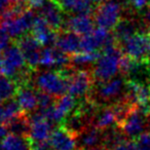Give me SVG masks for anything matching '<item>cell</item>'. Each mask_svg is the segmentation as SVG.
<instances>
[{
	"mask_svg": "<svg viewBox=\"0 0 150 150\" xmlns=\"http://www.w3.org/2000/svg\"><path fill=\"white\" fill-rule=\"evenodd\" d=\"M26 5V2L15 3V6L1 18V27L11 37L21 38L32 29L36 17L32 11L25 8Z\"/></svg>",
	"mask_w": 150,
	"mask_h": 150,
	"instance_id": "obj_1",
	"label": "cell"
},
{
	"mask_svg": "<svg viewBox=\"0 0 150 150\" xmlns=\"http://www.w3.org/2000/svg\"><path fill=\"white\" fill-rule=\"evenodd\" d=\"M123 52L117 44L103 50L94 67V78L98 82H104L115 77L120 71V63Z\"/></svg>",
	"mask_w": 150,
	"mask_h": 150,
	"instance_id": "obj_2",
	"label": "cell"
},
{
	"mask_svg": "<svg viewBox=\"0 0 150 150\" xmlns=\"http://www.w3.org/2000/svg\"><path fill=\"white\" fill-rule=\"evenodd\" d=\"M68 70H46L37 74L35 86L40 92L47 93L54 97H60L68 92Z\"/></svg>",
	"mask_w": 150,
	"mask_h": 150,
	"instance_id": "obj_3",
	"label": "cell"
},
{
	"mask_svg": "<svg viewBox=\"0 0 150 150\" xmlns=\"http://www.w3.org/2000/svg\"><path fill=\"white\" fill-rule=\"evenodd\" d=\"M27 62L18 44L8 45L3 52V61L0 67L1 74L11 78H20L25 75Z\"/></svg>",
	"mask_w": 150,
	"mask_h": 150,
	"instance_id": "obj_4",
	"label": "cell"
},
{
	"mask_svg": "<svg viewBox=\"0 0 150 150\" xmlns=\"http://www.w3.org/2000/svg\"><path fill=\"white\" fill-rule=\"evenodd\" d=\"M123 54L139 62H145L150 57V36L144 31H138L120 42Z\"/></svg>",
	"mask_w": 150,
	"mask_h": 150,
	"instance_id": "obj_5",
	"label": "cell"
},
{
	"mask_svg": "<svg viewBox=\"0 0 150 150\" xmlns=\"http://www.w3.org/2000/svg\"><path fill=\"white\" fill-rule=\"evenodd\" d=\"M121 18V4L116 0H107L100 3L95 11L94 20L98 27L106 30L114 29Z\"/></svg>",
	"mask_w": 150,
	"mask_h": 150,
	"instance_id": "obj_6",
	"label": "cell"
},
{
	"mask_svg": "<svg viewBox=\"0 0 150 150\" xmlns=\"http://www.w3.org/2000/svg\"><path fill=\"white\" fill-rule=\"evenodd\" d=\"M76 106L74 97L70 94H64L58 97L57 101L45 110H39L47 120L54 123H63L68 114H71Z\"/></svg>",
	"mask_w": 150,
	"mask_h": 150,
	"instance_id": "obj_7",
	"label": "cell"
},
{
	"mask_svg": "<svg viewBox=\"0 0 150 150\" xmlns=\"http://www.w3.org/2000/svg\"><path fill=\"white\" fill-rule=\"evenodd\" d=\"M117 44V40L113 34H110L108 30L98 27L94 29L90 34L81 37L80 50L84 52H98L108 46Z\"/></svg>",
	"mask_w": 150,
	"mask_h": 150,
	"instance_id": "obj_8",
	"label": "cell"
},
{
	"mask_svg": "<svg viewBox=\"0 0 150 150\" xmlns=\"http://www.w3.org/2000/svg\"><path fill=\"white\" fill-rule=\"evenodd\" d=\"M146 125V114L139 107H134L118 127L125 137L134 140L143 133Z\"/></svg>",
	"mask_w": 150,
	"mask_h": 150,
	"instance_id": "obj_9",
	"label": "cell"
},
{
	"mask_svg": "<svg viewBox=\"0 0 150 150\" xmlns=\"http://www.w3.org/2000/svg\"><path fill=\"white\" fill-rule=\"evenodd\" d=\"M94 75L83 69L70 73L68 79V94L71 96L81 98L92 88Z\"/></svg>",
	"mask_w": 150,
	"mask_h": 150,
	"instance_id": "obj_10",
	"label": "cell"
},
{
	"mask_svg": "<svg viewBox=\"0 0 150 150\" xmlns=\"http://www.w3.org/2000/svg\"><path fill=\"white\" fill-rule=\"evenodd\" d=\"M52 133L50 121L43 116L40 111L30 116V131L28 140L31 142H46Z\"/></svg>",
	"mask_w": 150,
	"mask_h": 150,
	"instance_id": "obj_11",
	"label": "cell"
},
{
	"mask_svg": "<svg viewBox=\"0 0 150 150\" xmlns=\"http://www.w3.org/2000/svg\"><path fill=\"white\" fill-rule=\"evenodd\" d=\"M127 88V82L122 77H114L107 81L101 82L97 88V97L101 101H119L125 97L123 92Z\"/></svg>",
	"mask_w": 150,
	"mask_h": 150,
	"instance_id": "obj_12",
	"label": "cell"
},
{
	"mask_svg": "<svg viewBox=\"0 0 150 150\" xmlns=\"http://www.w3.org/2000/svg\"><path fill=\"white\" fill-rule=\"evenodd\" d=\"M18 45L21 48L27 65L30 68H36L39 66L42 45L33 35H24L19 39Z\"/></svg>",
	"mask_w": 150,
	"mask_h": 150,
	"instance_id": "obj_13",
	"label": "cell"
},
{
	"mask_svg": "<svg viewBox=\"0 0 150 150\" xmlns=\"http://www.w3.org/2000/svg\"><path fill=\"white\" fill-rule=\"evenodd\" d=\"M48 141L54 150H75L77 147V136L64 125L56 127Z\"/></svg>",
	"mask_w": 150,
	"mask_h": 150,
	"instance_id": "obj_14",
	"label": "cell"
},
{
	"mask_svg": "<svg viewBox=\"0 0 150 150\" xmlns=\"http://www.w3.org/2000/svg\"><path fill=\"white\" fill-rule=\"evenodd\" d=\"M70 64V58L68 54L61 52L58 48H52V46H46L41 50L39 65L43 68H58L63 70Z\"/></svg>",
	"mask_w": 150,
	"mask_h": 150,
	"instance_id": "obj_15",
	"label": "cell"
},
{
	"mask_svg": "<svg viewBox=\"0 0 150 150\" xmlns=\"http://www.w3.org/2000/svg\"><path fill=\"white\" fill-rule=\"evenodd\" d=\"M31 30L33 33L32 35L38 40V42L42 46L46 47V46H52V44H56L58 34L46 23V21L41 16L35 18Z\"/></svg>",
	"mask_w": 150,
	"mask_h": 150,
	"instance_id": "obj_16",
	"label": "cell"
},
{
	"mask_svg": "<svg viewBox=\"0 0 150 150\" xmlns=\"http://www.w3.org/2000/svg\"><path fill=\"white\" fill-rule=\"evenodd\" d=\"M39 11L40 16L54 30H59L64 25L63 8L57 0H45Z\"/></svg>",
	"mask_w": 150,
	"mask_h": 150,
	"instance_id": "obj_17",
	"label": "cell"
},
{
	"mask_svg": "<svg viewBox=\"0 0 150 150\" xmlns=\"http://www.w3.org/2000/svg\"><path fill=\"white\" fill-rule=\"evenodd\" d=\"M95 20L90 15H74L65 21L64 25L68 31L74 32L82 37L95 29Z\"/></svg>",
	"mask_w": 150,
	"mask_h": 150,
	"instance_id": "obj_18",
	"label": "cell"
},
{
	"mask_svg": "<svg viewBox=\"0 0 150 150\" xmlns=\"http://www.w3.org/2000/svg\"><path fill=\"white\" fill-rule=\"evenodd\" d=\"M54 45L58 50H60L65 54H74L80 50L81 36L67 30L66 32L58 34V38H57Z\"/></svg>",
	"mask_w": 150,
	"mask_h": 150,
	"instance_id": "obj_19",
	"label": "cell"
},
{
	"mask_svg": "<svg viewBox=\"0 0 150 150\" xmlns=\"http://www.w3.org/2000/svg\"><path fill=\"white\" fill-rule=\"evenodd\" d=\"M16 97L23 112H33L36 107H38V94L27 84H22L19 86Z\"/></svg>",
	"mask_w": 150,
	"mask_h": 150,
	"instance_id": "obj_20",
	"label": "cell"
},
{
	"mask_svg": "<svg viewBox=\"0 0 150 150\" xmlns=\"http://www.w3.org/2000/svg\"><path fill=\"white\" fill-rule=\"evenodd\" d=\"M103 145V131L97 127H88L77 136V147L79 149Z\"/></svg>",
	"mask_w": 150,
	"mask_h": 150,
	"instance_id": "obj_21",
	"label": "cell"
},
{
	"mask_svg": "<svg viewBox=\"0 0 150 150\" xmlns=\"http://www.w3.org/2000/svg\"><path fill=\"white\" fill-rule=\"evenodd\" d=\"M63 11L74 15H90L93 11L91 0H57Z\"/></svg>",
	"mask_w": 150,
	"mask_h": 150,
	"instance_id": "obj_22",
	"label": "cell"
},
{
	"mask_svg": "<svg viewBox=\"0 0 150 150\" xmlns=\"http://www.w3.org/2000/svg\"><path fill=\"white\" fill-rule=\"evenodd\" d=\"M140 28V25H138L135 21L133 20H120L119 23L115 26L114 33L113 35L115 36L117 41L120 43L123 40L127 39L129 37H131L132 35H134L135 33H137L138 30Z\"/></svg>",
	"mask_w": 150,
	"mask_h": 150,
	"instance_id": "obj_23",
	"label": "cell"
},
{
	"mask_svg": "<svg viewBox=\"0 0 150 150\" xmlns=\"http://www.w3.org/2000/svg\"><path fill=\"white\" fill-rule=\"evenodd\" d=\"M5 125H7L8 131L11 134L28 138L30 131V117H28L27 113L22 112L21 114L13 118Z\"/></svg>",
	"mask_w": 150,
	"mask_h": 150,
	"instance_id": "obj_24",
	"label": "cell"
},
{
	"mask_svg": "<svg viewBox=\"0 0 150 150\" xmlns=\"http://www.w3.org/2000/svg\"><path fill=\"white\" fill-rule=\"evenodd\" d=\"M1 150H30V143L28 138L11 134L1 140Z\"/></svg>",
	"mask_w": 150,
	"mask_h": 150,
	"instance_id": "obj_25",
	"label": "cell"
},
{
	"mask_svg": "<svg viewBox=\"0 0 150 150\" xmlns=\"http://www.w3.org/2000/svg\"><path fill=\"white\" fill-rule=\"evenodd\" d=\"M114 122H116V117H115L112 107H107L97 112L93 119V123H94L93 125L101 131L111 127Z\"/></svg>",
	"mask_w": 150,
	"mask_h": 150,
	"instance_id": "obj_26",
	"label": "cell"
},
{
	"mask_svg": "<svg viewBox=\"0 0 150 150\" xmlns=\"http://www.w3.org/2000/svg\"><path fill=\"white\" fill-rule=\"evenodd\" d=\"M19 86L11 77L0 74V103L7 102L17 95Z\"/></svg>",
	"mask_w": 150,
	"mask_h": 150,
	"instance_id": "obj_27",
	"label": "cell"
},
{
	"mask_svg": "<svg viewBox=\"0 0 150 150\" xmlns=\"http://www.w3.org/2000/svg\"><path fill=\"white\" fill-rule=\"evenodd\" d=\"M125 139L127 138L125 137V135L122 133L118 125L115 127H111L103 131V145L108 150H111L113 147L125 141Z\"/></svg>",
	"mask_w": 150,
	"mask_h": 150,
	"instance_id": "obj_28",
	"label": "cell"
},
{
	"mask_svg": "<svg viewBox=\"0 0 150 150\" xmlns=\"http://www.w3.org/2000/svg\"><path fill=\"white\" fill-rule=\"evenodd\" d=\"M100 54L98 52H84L79 50L76 54H72L70 58V63L75 67H86L95 64L99 59Z\"/></svg>",
	"mask_w": 150,
	"mask_h": 150,
	"instance_id": "obj_29",
	"label": "cell"
},
{
	"mask_svg": "<svg viewBox=\"0 0 150 150\" xmlns=\"http://www.w3.org/2000/svg\"><path fill=\"white\" fill-rule=\"evenodd\" d=\"M22 112L23 111H22L19 103L17 101L9 100L7 102H5V104L2 106V115H1V120L0 121L7 123L13 118H15L18 115L21 114Z\"/></svg>",
	"mask_w": 150,
	"mask_h": 150,
	"instance_id": "obj_30",
	"label": "cell"
},
{
	"mask_svg": "<svg viewBox=\"0 0 150 150\" xmlns=\"http://www.w3.org/2000/svg\"><path fill=\"white\" fill-rule=\"evenodd\" d=\"M134 140L137 150H150V132H143Z\"/></svg>",
	"mask_w": 150,
	"mask_h": 150,
	"instance_id": "obj_31",
	"label": "cell"
},
{
	"mask_svg": "<svg viewBox=\"0 0 150 150\" xmlns=\"http://www.w3.org/2000/svg\"><path fill=\"white\" fill-rule=\"evenodd\" d=\"M54 103V96L44 92L38 93V107H39V110H45V109L50 108Z\"/></svg>",
	"mask_w": 150,
	"mask_h": 150,
	"instance_id": "obj_32",
	"label": "cell"
},
{
	"mask_svg": "<svg viewBox=\"0 0 150 150\" xmlns=\"http://www.w3.org/2000/svg\"><path fill=\"white\" fill-rule=\"evenodd\" d=\"M111 150H137V146H136L135 140L125 139V141L113 147Z\"/></svg>",
	"mask_w": 150,
	"mask_h": 150,
	"instance_id": "obj_33",
	"label": "cell"
},
{
	"mask_svg": "<svg viewBox=\"0 0 150 150\" xmlns=\"http://www.w3.org/2000/svg\"><path fill=\"white\" fill-rule=\"evenodd\" d=\"M129 7H132L135 11H143L148 4L149 0H125Z\"/></svg>",
	"mask_w": 150,
	"mask_h": 150,
	"instance_id": "obj_34",
	"label": "cell"
},
{
	"mask_svg": "<svg viewBox=\"0 0 150 150\" xmlns=\"http://www.w3.org/2000/svg\"><path fill=\"white\" fill-rule=\"evenodd\" d=\"M9 37L7 32L0 26V52H3L9 44Z\"/></svg>",
	"mask_w": 150,
	"mask_h": 150,
	"instance_id": "obj_35",
	"label": "cell"
},
{
	"mask_svg": "<svg viewBox=\"0 0 150 150\" xmlns=\"http://www.w3.org/2000/svg\"><path fill=\"white\" fill-rule=\"evenodd\" d=\"M30 143V150H50V142H31Z\"/></svg>",
	"mask_w": 150,
	"mask_h": 150,
	"instance_id": "obj_36",
	"label": "cell"
},
{
	"mask_svg": "<svg viewBox=\"0 0 150 150\" xmlns=\"http://www.w3.org/2000/svg\"><path fill=\"white\" fill-rule=\"evenodd\" d=\"M11 3H13V0H0V19L4 17L13 7Z\"/></svg>",
	"mask_w": 150,
	"mask_h": 150,
	"instance_id": "obj_37",
	"label": "cell"
},
{
	"mask_svg": "<svg viewBox=\"0 0 150 150\" xmlns=\"http://www.w3.org/2000/svg\"><path fill=\"white\" fill-rule=\"evenodd\" d=\"M142 22H143V25L149 30L150 29V3L142 11Z\"/></svg>",
	"mask_w": 150,
	"mask_h": 150,
	"instance_id": "obj_38",
	"label": "cell"
},
{
	"mask_svg": "<svg viewBox=\"0 0 150 150\" xmlns=\"http://www.w3.org/2000/svg\"><path fill=\"white\" fill-rule=\"evenodd\" d=\"M25 2L30 8H40L45 2V0H25Z\"/></svg>",
	"mask_w": 150,
	"mask_h": 150,
	"instance_id": "obj_39",
	"label": "cell"
},
{
	"mask_svg": "<svg viewBox=\"0 0 150 150\" xmlns=\"http://www.w3.org/2000/svg\"><path fill=\"white\" fill-rule=\"evenodd\" d=\"M8 127H7V125H5L4 122H1L0 121V140H2L3 138H5L7 135H8Z\"/></svg>",
	"mask_w": 150,
	"mask_h": 150,
	"instance_id": "obj_40",
	"label": "cell"
},
{
	"mask_svg": "<svg viewBox=\"0 0 150 150\" xmlns=\"http://www.w3.org/2000/svg\"><path fill=\"white\" fill-rule=\"evenodd\" d=\"M78 150H108V149L104 145H99V146H95V147L86 148V149H78Z\"/></svg>",
	"mask_w": 150,
	"mask_h": 150,
	"instance_id": "obj_41",
	"label": "cell"
},
{
	"mask_svg": "<svg viewBox=\"0 0 150 150\" xmlns=\"http://www.w3.org/2000/svg\"><path fill=\"white\" fill-rule=\"evenodd\" d=\"M146 123H147V125H146V129H148V132H150V112L146 115Z\"/></svg>",
	"mask_w": 150,
	"mask_h": 150,
	"instance_id": "obj_42",
	"label": "cell"
},
{
	"mask_svg": "<svg viewBox=\"0 0 150 150\" xmlns=\"http://www.w3.org/2000/svg\"><path fill=\"white\" fill-rule=\"evenodd\" d=\"M145 63H146V67H147L148 71H149V74H150V57L145 61Z\"/></svg>",
	"mask_w": 150,
	"mask_h": 150,
	"instance_id": "obj_43",
	"label": "cell"
},
{
	"mask_svg": "<svg viewBox=\"0 0 150 150\" xmlns=\"http://www.w3.org/2000/svg\"><path fill=\"white\" fill-rule=\"evenodd\" d=\"M93 3H102V2H105L107 0H91Z\"/></svg>",
	"mask_w": 150,
	"mask_h": 150,
	"instance_id": "obj_44",
	"label": "cell"
},
{
	"mask_svg": "<svg viewBox=\"0 0 150 150\" xmlns=\"http://www.w3.org/2000/svg\"><path fill=\"white\" fill-rule=\"evenodd\" d=\"M2 61H3V52H0V67L2 65Z\"/></svg>",
	"mask_w": 150,
	"mask_h": 150,
	"instance_id": "obj_45",
	"label": "cell"
},
{
	"mask_svg": "<svg viewBox=\"0 0 150 150\" xmlns=\"http://www.w3.org/2000/svg\"><path fill=\"white\" fill-rule=\"evenodd\" d=\"M13 3H22V2H25V0H13Z\"/></svg>",
	"mask_w": 150,
	"mask_h": 150,
	"instance_id": "obj_46",
	"label": "cell"
},
{
	"mask_svg": "<svg viewBox=\"0 0 150 150\" xmlns=\"http://www.w3.org/2000/svg\"><path fill=\"white\" fill-rule=\"evenodd\" d=\"M1 115H2V106L0 105V120H1Z\"/></svg>",
	"mask_w": 150,
	"mask_h": 150,
	"instance_id": "obj_47",
	"label": "cell"
},
{
	"mask_svg": "<svg viewBox=\"0 0 150 150\" xmlns=\"http://www.w3.org/2000/svg\"><path fill=\"white\" fill-rule=\"evenodd\" d=\"M149 1H150V0H149ZM149 3H150V2H149Z\"/></svg>",
	"mask_w": 150,
	"mask_h": 150,
	"instance_id": "obj_48",
	"label": "cell"
},
{
	"mask_svg": "<svg viewBox=\"0 0 150 150\" xmlns=\"http://www.w3.org/2000/svg\"><path fill=\"white\" fill-rule=\"evenodd\" d=\"M0 150H1V149H0Z\"/></svg>",
	"mask_w": 150,
	"mask_h": 150,
	"instance_id": "obj_49",
	"label": "cell"
}]
</instances>
